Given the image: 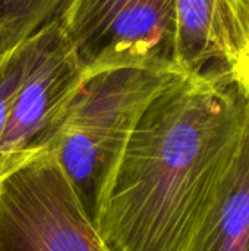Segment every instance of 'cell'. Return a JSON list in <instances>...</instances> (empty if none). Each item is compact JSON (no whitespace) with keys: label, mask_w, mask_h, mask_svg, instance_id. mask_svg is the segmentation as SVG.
Returning <instances> with one entry per match:
<instances>
[{"label":"cell","mask_w":249,"mask_h":251,"mask_svg":"<svg viewBox=\"0 0 249 251\" xmlns=\"http://www.w3.org/2000/svg\"><path fill=\"white\" fill-rule=\"evenodd\" d=\"M248 99L233 75H181L141 115L95 228L113 251H183L242 135Z\"/></svg>","instance_id":"1"},{"label":"cell","mask_w":249,"mask_h":251,"mask_svg":"<svg viewBox=\"0 0 249 251\" xmlns=\"http://www.w3.org/2000/svg\"><path fill=\"white\" fill-rule=\"evenodd\" d=\"M181 75L175 69L128 66L85 76L48 150L94 225L112 171L141 115Z\"/></svg>","instance_id":"2"},{"label":"cell","mask_w":249,"mask_h":251,"mask_svg":"<svg viewBox=\"0 0 249 251\" xmlns=\"http://www.w3.org/2000/svg\"><path fill=\"white\" fill-rule=\"evenodd\" d=\"M0 251H113L53 150L0 178Z\"/></svg>","instance_id":"3"},{"label":"cell","mask_w":249,"mask_h":251,"mask_svg":"<svg viewBox=\"0 0 249 251\" xmlns=\"http://www.w3.org/2000/svg\"><path fill=\"white\" fill-rule=\"evenodd\" d=\"M59 22L85 76L128 66L179 71L176 0H72Z\"/></svg>","instance_id":"4"},{"label":"cell","mask_w":249,"mask_h":251,"mask_svg":"<svg viewBox=\"0 0 249 251\" xmlns=\"http://www.w3.org/2000/svg\"><path fill=\"white\" fill-rule=\"evenodd\" d=\"M34 40L0 143V178L51 147L85 79L59 21L35 32Z\"/></svg>","instance_id":"5"},{"label":"cell","mask_w":249,"mask_h":251,"mask_svg":"<svg viewBox=\"0 0 249 251\" xmlns=\"http://www.w3.org/2000/svg\"><path fill=\"white\" fill-rule=\"evenodd\" d=\"M183 251H249V101L238 147Z\"/></svg>","instance_id":"6"},{"label":"cell","mask_w":249,"mask_h":251,"mask_svg":"<svg viewBox=\"0 0 249 251\" xmlns=\"http://www.w3.org/2000/svg\"><path fill=\"white\" fill-rule=\"evenodd\" d=\"M238 53L216 0H176V65L185 75H233Z\"/></svg>","instance_id":"7"},{"label":"cell","mask_w":249,"mask_h":251,"mask_svg":"<svg viewBox=\"0 0 249 251\" xmlns=\"http://www.w3.org/2000/svg\"><path fill=\"white\" fill-rule=\"evenodd\" d=\"M72 0H0V57L45 25L60 21Z\"/></svg>","instance_id":"8"},{"label":"cell","mask_w":249,"mask_h":251,"mask_svg":"<svg viewBox=\"0 0 249 251\" xmlns=\"http://www.w3.org/2000/svg\"><path fill=\"white\" fill-rule=\"evenodd\" d=\"M35 47L34 35L21 43L12 51L0 57V143L7 124L13 99L18 93L23 74Z\"/></svg>","instance_id":"9"},{"label":"cell","mask_w":249,"mask_h":251,"mask_svg":"<svg viewBox=\"0 0 249 251\" xmlns=\"http://www.w3.org/2000/svg\"><path fill=\"white\" fill-rule=\"evenodd\" d=\"M216 4L239 57L249 38V0H216Z\"/></svg>","instance_id":"10"},{"label":"cell","mask_w":249,"mask_h":251,"mask_svg":"<svg viewBox=\"0 0 249 251\" xmlns=\"http://www.w3.org/2000/svg\"><path fill=\"white\" fill-rule=\"evenodd\" d=\"M233 78L249 101V38L233 69Z\"/></svg>","instance_id":"11"}]
</instances>
